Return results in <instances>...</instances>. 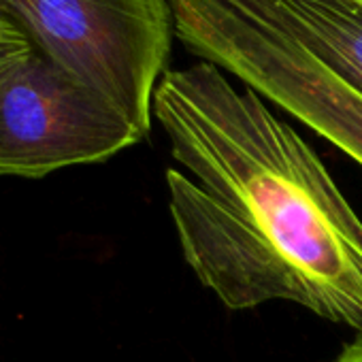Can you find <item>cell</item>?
<instances>
[{"label":"cell","mask_w":362,"mask_h":362,"mask_svg":"<svg viewBox=\"0 0 362 362\" xmlns=\"http://www.w3.org/2000/svg\"><path fill=\"white\" fill-rule=\"evenodd\" d=\"M267 103L205 60L162 75L153 119L181 256L226 309L292 303L362 337V218Z\"/></svg>","instance_id":"obj_1"},{"label":"cell","mask_w":362,"mask_h":362,"mask_svg":"<svg viewBox=\"0 0 362 362\" xmlns=\"http://www.w3.org/2000/svg\"><path fill=\"white\" fill-rule=\"evenodd\" d=\"M175 39L362 166V92L235 0H168Z\"/></svg>","instance_id":"obj_2"},{"label":"cell","mask_w":362,"mask_h":362,"mask_svg":"<svg viewBox=\"0 0 362 362\" xmlns=\"http://www.w3.org/2000/svg\"><path fill=\"white\" fill-rule=\"evenodd\" d=\"M0 18L149 134L175 39L168 0H0Z\"/></svg>","instance_id":"obj_3"},{"label":"cell","mask_w":362,"mask_h":362,"mask_svg":"<svg viewBox=\"0 0 362 362\" xmlns=\"http://www.w3.org/2000/svg\"><path fill=\"white\" fill-rule=\"evenodd\" d=\"M145 136L107 98L35 47L0 83V175L103 162Z\"/></svg>","instance_id":"obj_4"},{"label":"cell","mask_w":362,"mask_h":362,"mask_svg":"<svg viewBox=\"0 0 362 362\" xmlns=\"http://www.w3.org/2000/svg\"><path fill=\"white\" fill-rule=\"evenodd\" d=\"M300 41L362 92V0H235Z\"/></svg>","instance_id":"obj_5"},{"label":"cell","mask_w":362,"mask_h":362,"mask_svg":"<svg viewBox=\"0 0 362 362\" xmlns=\"http://www.w3.org/2000/svg\"><path fill=\"white\" fill-rule=\"evenodd\" d=\"M30 52L33 45L24 33L9 20L0 18V83L30 56Z\"/></svg>","instance_id":"obj_6"},{"label":"cell","mask_w":362,"mask_h":362,"mask_svg":"<svg viewBox=\"0 0 362 362\" xmlns=\"http://www.w3.org/2000/svg\"><path fill=\"white\" fill-rule=\"evenodd\" d=\"M332 362H362V337H358L354 343L343 347V351Z\"/></svg>","instance_id":"obj_7"}]
</instances>
